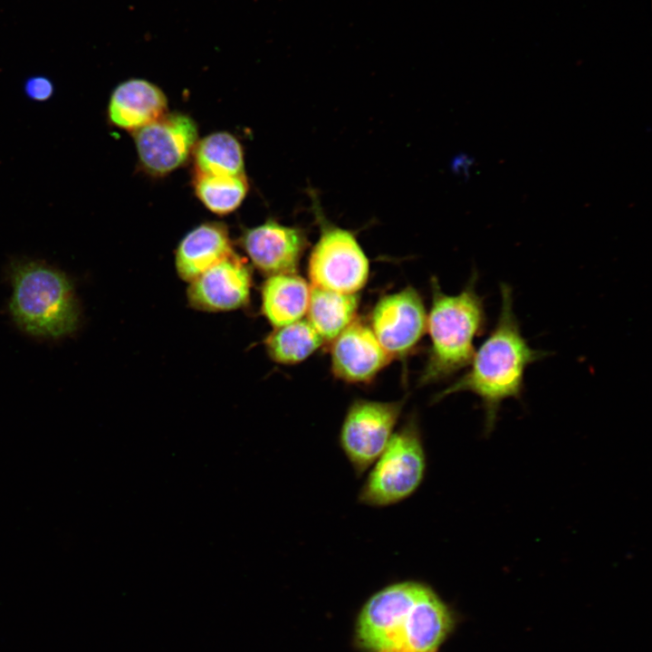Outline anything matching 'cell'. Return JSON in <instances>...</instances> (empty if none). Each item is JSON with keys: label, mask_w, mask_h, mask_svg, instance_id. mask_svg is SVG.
<instances>
[{"label": "cell", "mask_w": 652, "mask_h": 652, "mask_svg": "<svg viewBox=\"0 0 652 652\" xmlns=\"http://www.w3.org/2000/svg\"><path fill=\"white\" fill-rule=\"evenodd\" d=\"M501 306L494 329L475 352L465 373L439 392L438 401L458 392L468 391L482 401L486 434L494 427L500 407L507 398L519 399L529 365L549 352L532 349L523 338L513 309V289L500 284Z\"/></svg>", "instance_id": "6da1fadb"}, {"label": "cell", "mask_w": 652, "mask_h": 652, "mask_svg": "<svg viewBox=\"0 0 652 652\" xmlns=\"http://www.w3.org/2000/svg\"><path fill=\"white\" fill-rule=\"evenodd\" d=\"M477 277L474 270L464 289L453 295L445 293L437 280L432 278V302L427 318L430 346L419 384L446 379L470 364L475 352V340L487 326L484 299L475 290Z\"/></svg>", "instance_id": "7a4b0ae2"}, {"label": "cell", "mask_w": 652, "mask_h": 652, "mask_svg": "<svg viewBox=\"0 0 652 652\" xmlns=\"http://www.w3.org/2000/svg\"><path fill=\"white\" fill-rule=\"evenodd\" d=\"M10 312L25 332L61 338L74 332L81 311L67 276L45 263L20 260L10 266Z\"/></svg>", "instance_id": "3957f363"}, {"label": "cell", "mask_w": 652, "mask_h": 652, "mask_svg": "<svg viewBox=\"0 0 652 652\" xmlns=\"http://www.w3.org/2000/svg\"><path fill=\"white\" fill-rule=\"evenodd\" d=\"M371 466L359 492L360 503L386 507L406 500L417 490L425 476L427 460L415 415L408 417L393 433Z\"/></svg>", "instance_id": "277c9868"}, {"label": "cell", "mask_w": 652, "mask_h": 652, "mask_svg": "<svg viewBox=\"0 0 652 652\" xmlns=\"http://www.w3.org/2000/svg\"><path fill=\"white\" fill-rule=\"evenodd\" d=\"M312 212L319 236L309 254L307 272L312 286L344 293H358L369 276V260L354 231L332 223L320 197L309 188Z\"/></svg>", "instance_id": "5b68a950"}, {"label": "cell", "mask_w": 652, "mask_h": 652, "mask_svg": "<svg viewBox=\"0 0 652 652\" xmlns=\"http://www.w3.org/2000/svg\"><path fill=\"white\" fill-rule=\"evenodd\" d=\"M424 583L404 580L373 594L357 618L355 635L366 652H405V637L412 607Z\"/></svg>", "instance_id": "8992f818"}, {"label": "cell", "mask_w": 652, "mask_h": 652, "mask_svg": "<svg viewBox=\"0 0 652 652\" xmlns=\"http://www.w3.org/2000/svg\"><path fill=\"white\" fill-rule=\"evenodd\" d=\"M396 401L354 399L340 431V446L358 476L363 475L388 444L405 405Z\"/></svg>", "instance_id": "52a82bcc"}, {"label": "cell", "mask_w": 652, "mask_h": 652, "mask_svg": "<svg viewBox=\"0 0 652 652\" xmlns=\"http://www.w3.org/2000/svg\"><path fill=\"white\" fill-rule=\"evenodd\" d=\"M427 318L422 297L408 286L378 300L370 312L369 327L392 360H405L427 331Z\"/></svg>", "instance_id": "ba28073f"}, {"label": "cell", "mask_w": 652, "mask_h": 652, "mask_svg": "<svg viewBox=\"0 0 652 652\" xmlns=\"http://www.w3.org/2000/svg\"><path fill=\"white\" fill-rule=\"evenodd\" d=\"M132 134L142 167L158 176L182 166L198 138L197 123L181 112L165 113Z\"/></svg>", "instance_id": "9c48e42d"}, {"label": "cell", "mask_w": 652, "mask_h": 652, "mask_svg": "<svg viewBox=\"0 0 652 652\" xmlns=\"http://www.w3.org/2000/svg\"><path fill=\"white\" fill-rule=\"evenodd\" d=\"M241 244L254 266L270 276L296 273L309 241L303 228L268 219L247 229Z\"/></svg>", "instance_id": "30bf717a"}, {"label": "cell", "mask_w": 652, "mask_h": 652, "mask_svg": "<svg viewBox=\"0 0 652 652\" xmlns=\"http://www.w3.org/2000/svg\"><path fill=\"white\" fill-rule=\"evenodd\" d=\"M331 342V372L347 383L371 382L392 360L369 325L357 318Z\"/></svg>", "instance_id": "8fae6325"}, {"label": "cell", "mask_w": 652, "mask_h": 652, "mask_svg": "<svg viewBox=\"0 0 652 652\" xmlns=\"http://www.w3.org/2000/svg\"><path fill=\"white\" fill-rule=\"evenodd\" d=\"M251 273L235 253L189 282L187 299L197 310L226 312L245 305L249 300Z\"/></svg>", "instance_id": "7c38bea8"}, {"label": "cell", "mask_w": 652, "mask_h": 652, "mask_svg": "<svg viewBox=\"0 0 652 652\" xmlns=\"http://www.w3.org/2000/svg\"><path fill=\"white\" fill-rule=\"evenodd\" d=\"M167 104L165 93L156 84L131 78L111 91L107 119L110 125L133 132L164 115Z\"/></svg>", "instance_id": "4fadbf2b"}, {"label": "cell", "mask_w": 652, "mask_h": 652, "mask_svg": "<svg viewBox=\"0 0 652 652\" xmlns=\"http://www.w3.org/2000/svg\"><path fill=\"white\" fill-rule=\"evenodd\" d=\"M233 252L228 230L222 223L207 222L189 231L175 255L179 277L191 282Z\"/></svg>", "instance_id": "5bb4252c"}, {"label": "cell", "mask_w": 652, "mask_h": 652, "mask_svg": "<svg viewBox=\"0 0 652 652\" xmlns=\"http://www.w3.org/2000/svg\"><path fill=\"white\" fill-rule=\"evenodd\" d=\"M311 285L296 273L270 275L262 287V312L275 328L306 314Z\"/></svg>", "instance_id": "9a60e30c"}, {"label": "cell", "mask_w": 652, "mask_h": 652, "mask_svg": "<svg viewBox=\"0 0 652 652\" xmlns=\"http://www.w3.org/2000/svg\"><path fill=\"white\" fill-rule=\"evenodd\" d=\"M358 293H344L311 285L307 321L324 341H332L355 319Z\"/></svg>", "instance_id": "2e32d148"}, {"label": "cell", "mask_w": 652, "mask_h": 652, "mask_svg": "<svg viewBox=\"0 0 652 652\" xmlns=\"http://www.w3.org/2000/svg\"><path fill=\"white\" fill-rule=\"evenodd\" d=\"M193 152L196 175H244L242 146L228 132H215L197 140Z\"/></svg>", "instance_id": "e0dca14e"}, {"label": "cell", "mask_w": 652, "mask_h": 652, "mask_svg": "<svg viewBox=\"0 0 652 652\" xmlns=\"http://www.w3.org/2000/svg\"><path fill=\"white\" fill-rule=\"evenodd\" d=\"M325 341L307 320L275 328L265 339L270 358L280 364L302 362Z\"/></svg>", "instance_id": "ac0fdd59"}, {"label": "cell", "mask_w": 652, "mask_h": 652, "mask_svg": "<svg viewBox=\"0 0 652 652\" xmlns=\"http://www.w3.org/2000/svg\"><path fill=\"white\" fill-rule=\"evenodd\" d=\"M194 188L206 208L216 214L225 215L241 205L248 190V182L245 175H195Z\"/></svg>", "instance_id": "d6986e66"}, {"label": "cell", "mask_w": 652, "mask_h": 652, "mask_svg": "<svg viewBox=\"0 0 652 652\" xmlns=\"http://www.w3.org/2000/svg\"><path fill=\"white\" fill-rule=\"evenodd\" d=\"M23 91L31 101L45 102L53 98L55 85L51 78L35 74L29 76L24 82Z\"/></svg>", "instance_id": "ffe728a7"}]
</instances>
